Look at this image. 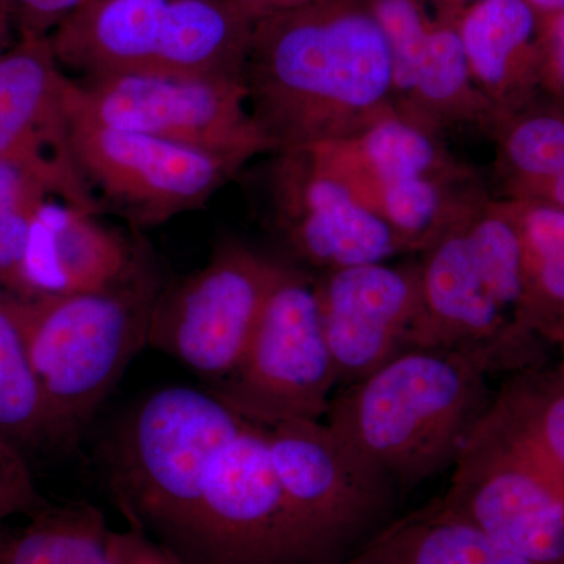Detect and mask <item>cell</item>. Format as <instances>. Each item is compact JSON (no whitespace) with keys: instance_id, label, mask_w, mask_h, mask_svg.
Here are the masks:
<instances>
[{"instance_id":"4fadbf2b","label":"cell","mask_w":564,"mask_h":564,"mask_svg":"<svg viewBox=\"0 0 564 564\" xmlns=\"http://www.w3.org/2000/svg\"><path fill=\"white\" fill-rule=\"evenodd\" d=\"M262 209L293 258L321 273L410 252L311 148L272 152L263 170Z\"/></svg>"},{"instance_id":"d6a6232c","label":"cell","mask_w":564,"mask_h":564,"mask_svg":"<svg viewBox=\"0 0 564 564\" xmlns=\"http://www.w3.org/2000/svg\"><path fill=\"white\" fill-rule=\"evenodd\" d=\"M17 28L6 0H0V57L13 46L11 32Z\"/></svg>"},{"instance_id":"8992f818","label":"cell","mask_w":564,"mask_h":564,"mask_svg":"<svg viewBox=\"0 0 564 564\" xmlns=\"http://www.w3.org/2000/svg\"><path fill=\"white\" fill-rule=\"evenodd\" d=\"M65 109L107 128L174 141L247 165L272 154L252 118L243 76L106 74L68 80Z\"/></svg>"},{"instance_id":"52a82bcc","label":"cell","mask_w":564,"mask_h":564,"mask_svg":"<svg viewBox=\"0 0 564 564\" xmlns=\"http://www.w3.org/2000/svg\"><path fill=\"white\" fill-rule=\"evenodd\" d=\"M337 386L315 278L289 265L242 359L210 392L245 421L270 430L285 422L322 421Z\"/></svg>"},{"instance_id":"83f0119b","label":"cell","mask_w":564,"mask_h":564,"mask_svg":"<svg viewBox=\"0 0 564 564\" xmlns=\"http://www.w3.org/2000/svg\"><path fill=\"white\" fill-rule=\"evenodd\" d=\"M46 508L24 456L0 434V525L18 514L35 516Z\"/></svg>"},{"instance_id":"4dcf8cb0","label":"cell","mask_w":564,"mask_h":564,"mask_svg":"<svg viewBox=\"0 0 564 564\" xmlns=\"http://www.w3.org/2000/svg\"><path fill=\"white\" fill-rule=\"evenodd\" d=\"M541 91L544 98L564 107V14L543 21Z\"/></svg>"},{"instance_id":"7c38bea8","label":"cell","mask_w":564,"mask_h":564,"mask_svg":"<svg viewBox=\"0 0 564 564\" xmlns=\"http://www.w3.org/2000/svg\"><path fill=\"white\" fill-rule=\"evenodd\" d=\"M70 159L87 187L141 228L204 206L243 163L144 133L107 128L66 110Z\"/></svg>"},{"instance_id":"e0dca14e","label":"cell","mask_w":564,"mask_h":564,"mask_svg":"<svg viewBox=\"0 0 564 564\" xmlns=\"http://www.w3.org/2000/svg\"><path fill=\"white\" fill-rule=\"evenodd\" d=\"M96 215L62 196L47 199L7 291L36 300L102 291L128 278L143 259Z\"/></svg>"},{"instance_id":"44dd1931","label":"cell","mask_w":564,"mask_h":564,"mask_svg":"<svg viewBox=\"0 0 564 564\" xmlns=\"http://www.w3.org/2000/svg\"><path fill=\"white\" fill-rule=\"evenodd\" d=\"M68 80L50 36L21 35L0 57V158L66 139Z\"/></svg>"},{"instance_id":"7402d4cb","label":"cell","mask_w":564,"mask_h":564,"mask_svg":"<svg viewBox=\"0 0 564 564\" xmlns=\"http://www.w3.org/2000/svg\"><path fill=\"white\" fill-rule=\"evenodd\" d=\"M347 564H533L486 536L441 497L395 518Z\"/></svg>"},{"instance_id":"5b68a950","label":"cell","mask_w":564,"mask_h":564,"mask_svg":"<svg viewBox=\"0 0 564 564\" xmlns=\"http://www.w3.org/2000/svg\"><path fill=\"white\" fill-rule=\"evenodd\" d=\"M252 22L226 0H93L50 40L63 68L243 76Z\"/></svg>"},{"instance_id":"7a4b0ae2","label":"cell","mask_w":564,"mask_h":564,"mask_svg":"<svg viewBox=\"0 0 564 564\" xmlns=\"http://www.w3.org/2000/svg\"><path fill=\"white\" fill-rule=\"evenodd\" d=\"M488 378L462 352L411 348L337 389L326 423L410 491L454 469L496 399Z\"/></svg>"},{"instance_id":"8fae6325","label":"cell","mask_w":564,"mask_h":564,"mask_svg":"<svg viewBox=\"0 0 564 564\" xmlns=\"http://www.w3.org/2000/svg\"><path fill=\"white\" fill-rule=\"evenodd\" d=\"M289 265L242 242H223L203 269L159 292L147 345L220 381L242 359Z\"/></svg>"},{"instance_id":"2e32d148","label":"cell","mask_w":564,"mask_h":564,"mask_svg":"<svg viewBox=\"0 0 564 564\" xmlns=\"http://www.w3.org/2000/svg\"><path fill=\"white\" fill-rule=\"evenodd\" d=\"M337 388L358 383L417 348L423 322L421 262H378L315 278Z\"/></svg>"},{"instance_id":"836d02e7","label":"cell","mask_w":564,"mask_h":564,"mask_svg":"<svg viewBox=\"0 0 564 564\" xmlns=\"http://www.w3.org/2000/svg\"><path fill=\"white\" fill-rule=\"evenodd\" d=\"M525 2L541 21H549L564 14V0H525Z\"/></svg>"},{"instance_id":"1f68e13d","label":"cell","mask_w":564,"mask_h":564,"mask_svg":"<svg viewBox=\"0 0 564 564\" xmlns=\"http://www.w3.org/2000/svg\"><path fill=\"white\" fill-rule=\"evenodd\" d=\"M226 2L231 3L234 9L254 24L256 21L285 13V11L302 9V7L321 2V0H226Z\"/></svg>"},{"instance_id":"ffe728a7","label":"cell","mask_w":564,"mask_h":564,"mask_svg":"<svg viewBox=\"0 0 564 564\" xmlns=\"http://www.w3.org/2000/svg\"><path fill=\"white\" fill-rule=\"evenodd\" d=\"M62 196L99 212L77 173L68 141H41L0 158V285L9 289L20 267L36 212Z\"/></svg>"},{"instance_id":"d4e9b609","label":"cell","mask_w":564,"mask_h":564,"mask_svg":"<svg viewBox=\"0 0 564 564\" xmlns=\"http://www.w3.org/2000/svg\"><path fill=\"white\" fill-rule=\"evenodd\" d=\"M109 533L101 511L90 505L46 507L0 544V564H110Z\"/></svg>"},{"instance_id":"3957f363","label":"cell","mask_w":564,"mask_h":564,"mask_svg":"<svg viewBox=\"0 0 564 564\" xmlns=\"http://www.w3.org/2000/svg\"><path fill=\"white\" fill-rule=\"evenodd\" d=\"M159 292L141 261L128 278L102 291L20 299L22 332L51 437L79 430L147 345Z\"/></svg>"},{"instance_id":"9a60e30c","label":"cell","mask_w":564,"mask_h":564,"mask_svg":"<svg viewBox=\"0 0 564 564\" xmlns=\"http://www.w3.org/2000/svg\"><path fill=\"white\" fill-rule=\"evenodd\" d=\"M466 215L422 251L417 347L462 352L488 375L521 372L540 364L536 350L543 340L522 328L497 299L467 232Z\"/></svg>"},{"instance_id":"9c48e42d","label":"cell","mask_w":564,"mask_h":564,"mask_svg":"<svg viewBox=\"0 0 564 564\" xmlns=\"http://www.w3.org/2000/svg\"><path fill=\"white\" fill-rule=\"evenodd\" d=\"M176 555L185 564H333L282 491L267 429L252 423L215 459Z\"/></svg>"},{"instance_id":"e575fe53","label":"cell","mask_w":564,"mask_h":564,"mask_svg":"<svg viewBox=\"0 0 564 564\" xmlns=\"http://www.w3.org/2000/svg\"><path fill=\"white\" fill-rule=\"evenodd\" d=\"M562 347L564 348V340H563Z\"/></svg>"},{"instance_id":"4316f807","label":"cell","mask_w":564,"mask_h":564,"mask_svg":"<svg viewBox=\"0 0 564 564\" xmlns=\"http://www.w3.org/2000/svg\"><path fill=\"white\" fill-rule=\"evenodd\" d=\"M0 434L22 441L50 436L46 408L33 373L20 299L0 285Z\"/></svg>"},{"instance_id":"5bb4252c","label":"cell","mask_w":564,"mask_h":564,"mask_svg":"<svg viewBox=\"0 0 564 564\" xmlns=\"http://www.w3.org/2000/svg\"><path fill=\"white\" fill-rule=\"evenodd\" d=\"M392 55L399 117L434 135L454 129L492 133L497 118L470 76L456 14L441 0H367Z\"/></svg>"},{"instance_id":"277c9868","label":"cell","mask_w":564,"mask_h":564,"mask_svg":"<svg viewBox=\"0 0 564 564\" xmlns=\"http://www.w3.org/2000/svg\"><path fill=\"white\" fill-rule=\"evenodd\" d=\"M215 393L172 386L152 393L121 430L111 486L133 527L177 554L215 459L248 425Z\"/></svg>"},{"instance_id":"6da1fadb","label":"cell","mask_w":564,"mask_h":564,"mask_svg":"<svg viewBox=\"0 0 564 564\" xmlns=\"http://www.w3.org/2000/svg\"><path fill=\"white\" fill-rule=\"evenodd\" d=\"M243 79L273 152L350 139L397 115L391 47L367 0L256 21Z\"/></svg>"},{"instance_id":"ac0fdd59","label":"cell","mask_w":564,"mask_h":564,"mask_svg":"<svg viewBox=\"0 0 564 564\" xmlns=\"http://www.w3.org/2000/svg\"><path fill=\"white\" fill-rule=\"evenodd\" d=\"M456 28L497 126L543 98V21L525 0H477L456 14Z\"/></svg>"},{"instance_id":"cb8c5ba5","label":"cell","mask_w":564,"mask_h":564,"mask_svg":"<svg viewBox=\"0 0 564 564\" xmlns=\"http://www.w3.org/2000/svg\"><path fill=\"white\" fill-rule=\"evenodd\" d=\"M503 199V198H502ZM524 248L522 322L543 343L564 340V209L505 199Z\"/></svg>"},{"instance_id":"d6986e66","label":"cell","mask_w":564,"mask_h":564,"mask_svg":"<svg viewBox=\"0 0 564 564\" xmlns=\"http://www.w3.org/2000/svg\"><path fill=\"white\" fill-rule=\"evenodd\" d=\"M307 148L364 206L375 193L395 182L466 169L448 154L441 137L399 115L386 118L350 139Z\"/></svg>"},{"instance_id":"30bf717a","label":"cell","mask_w":564,"mask_h":564,"mask_svg":"<svg viewBox=\"0 0 564 564\" xmlns=\"http://www.w3.org/2000/svg\"><path fill=\"white\" fill-rule=\"evenodd\" d=\"M267 441L282 491L333 564L350 562L395 519L391 478L328 423H281Z\"/></svg>"},{"instance_id":"f546056e","label":"cell","mask_w":564,"mask_h":564,"mask_svg":"<svg viewBox=\"0 0 564 564\" xmlns=\"http://www.w3.org/2000/svg\"><path fill=\"white\" fill-rule=\"evenodd\" d=\"M110 564H185L172 549L152 541L143 530L109 533Z\"/></svg>"},{"instance_id":"ba28073f","label":"cell","mask_w":564,"mask_h":564,"mask_svg":"<svg viewBox=\"0 0 564 564\" xmlns=\"http://www.w3.org/2000/svg\"><path fill=\"white\" fill-rule=\"evenodd\" d=\"M452 470L451 510L533 564H564V485L496 399Z\"/></svg>"},{"instance_id":"603a6c76","label":"cell","mask_w":564,"mask_h":564,"mask_svg":"<svg viewBox=\"0 0 564 564\" xmlns=\"http://www.w3.org/2000/svg\"><path fill=\"white\" fill-rule=\"evenodd\" d=\"M492 137L503 199L564 209V107L543 96L500 122Z\"/></svg>"},{"instance_id":"484cf974","label":"cell","mask_w":564,"mask_h":564,"mask_svg":"<svg viewBox=\"0 0 564 564\" xmlns=\"http://www.w3.org/2000/svg\"><path fill=\"white\" fill-rule=\"evenodd\" d=\"M496 400L564 485V362L516 372Z\"/></svg>"},{"instance_id":"f1b7e54d","label":"cell","mask_w":564,"mask_h":564,"mask_svg":"<svg viewBox=\"0 0 564 564\" xmlns=\"http://www.w3.org/2000/svg\"><path fill=\"white\" fill-rule=\"evenodd\" d=\"M21 35L50 36L93 0H6Z\"/></svg>"}]
</instances>
